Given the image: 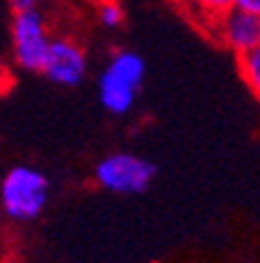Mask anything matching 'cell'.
<instances>
[{
    "label": "cell",
    "mask_w": 260,
    "mask_h": 263,
    "mask_svg": "<svg viewBox=\"0 0 260 263\" xmlns=\"http://www.w3.org/2000/svg\"><path fill=\"white\" fill-rule=\"evenodd\" d=\"M10 40L12 59H14L16 68H22L26 73H43L49 45H52V35H49L47 22L38 7L12 12Z\"/></svg>",
    "instance_id": "4"
},
{
    "label": "cell",
    "mask_w": 260,
    "mask_h": 263,
    "mask_svg": "<svg viewBox=\"0 0 260 263\" xmlns=\"http://www.w3.org/2000/svg\"><path fill=\"white\" fill-rule=\"evenodd\" d=\"M87 68H89V61L80 43H75L73 38H64V35L52 38L43 66V76L49 82H54L59 87H77L87 78Z\"/></svg>",
    "instance_id": "5"
},
{
    "label": "cell",
    "mask_w": 260,
    "mask_h": 263,
    "mask_svg": "<svg viewBox=\"0 0 260 263\" xmlns=\"http://www.w3.org/2000/svg\"><path fill=\"white\" fill-rule=\"evenodd\" d=\"M155 176H157L155 162L127 151L106 155L94 167V181L98 188L115 195H141L152 186Z\"/></svg>",
    "instance_id": "3"
},
{
    "label": "cell",
    "mask_w": 260,
    "mask_h": 263,
    "mask_svg": "<svg viewBox=\"0 0 260 263\" xmlns=\"http://www.w3.org/2000/svg\"><path fill=\"white\" fill-rule=\"evenodd\" d=\"M185 5L192 7L206 26H213L218 16H223L228 10H232L237 5V0H185Z\"/></svg>",
    "instance_id": "7"
},
{
    "label": "cell",
    "mask_w": 260,
    "mask_h": 263,
    "mask_svg": "<svg viewBox=\"0 0 260 263\" xmlns=\"http://www.w3.org/2000/svg\"><path fill=\"white\" fill-rule=\"evenodd\" d=\"M12 7V12H22V10H33L38 7V0H7Z\"/></svg>",
    "instance_id": "10"
},
{
    "label": "cell",
    "mask_w": 260,
    "mask_h": 263,
    "mask_svg": "<svg viewBox=\"0 0 260 263\" xmlns=\"http://www.w3.org/2000/svg\"><path fill=\"white\" fill-rule=\"evenodd\" d=\"M146 80V59L138 52L119 49L98 76V101L108 113L127 115L134 108Z\"/></svg>",
    "instance_id": "1"
},
{
    "label": "cell",
    "mask_w": 260,
    "mask_h": 263,
    "mask_svg": "<svg viewBox=\"0 0 260 263\" xmlns=\"http://www.w3.org/2000/svg\"><path fill=\"white\" fill-rule=\"evenodd\" d=\"M49 200V181L31 164H14L0 183V204L7 219L28 223L45 212Z\"/></svg>",
    "instance_id": "2"
},
{
    "label": "cell",
    "mask_w": 260,
    "mask_h": 263,
    "mask_svg": "<svg viewBox=\"0 0 260 263\" xmlns=\"http://www.w3.org/2000/svg\"><path fill=\"white\" fill-rule=\"evenodd\" d=\"M98 22L106 28H119L125 24V10L119 7V3L115 0H101L98 3Z\"/></svg>",
    "instance_id": "9"
},
{
    "label": "cell",
    "mask_w": 260,
    "mask_h": 263,
    "mask_svg": "<svg viewBox=\"0 0 260 263\" xmlns=\"http://www.w3.org/2000/svg\"><path fill=\"white\" fill-rule=\"evenodd\" d=\"M213 33L230 52L244 57L260 47V14L234 5L213 22Z\"/></svg>",
    "instance_id": "6"
},
{
    "label": "cell",
    "mask_w": 260,
    "mask_h": 263,
    "mask_svg": "<svg viewBox=\"0 0 260 263\" xmlns=\"http://www.w3.org/2000/svg\"><path fill=\"white\" fill-rule=\"evenodd\" d=\"M237 7H242V10H249V12H255V14H260V0H237Z\"/></svg>",
    "instance_id": "11"
},
{
    "label": "cell",
    "mask_w": 260,
    "mask_h": 263,
    "mask_svg": "<svg viewBox=\"0 0 260 263\" xmlns=\"http://www.w3.org/2000/svg\"><path fill=\"white\" fill-rule=\"evenodd\" d=\"M239 73L249 85V89L255 94V99L260 101V47L239 57Z\"/></svg>",
    "instance_id": "8"
}]
</instances>
